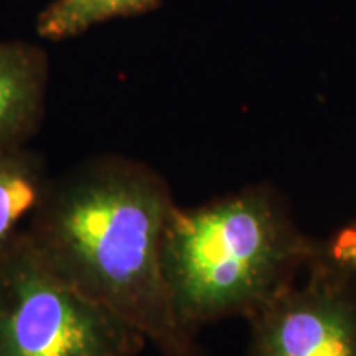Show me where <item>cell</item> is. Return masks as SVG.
I'll list each match as a JSON object with an SVG mask.
<instances>
[{
  "instance_id": "6da1fadb",
  "label": "cell",
  "mask_w": 356,
  "mask_h": 356,
  "mask_svg": "<svg viewBox=\"0 0 356 356\" xmlns=\"http://www.w3.org/2000/svg\"><path fill=\"white\" fill-rule=\"evenodd\" d=\"M177 203L142 160L99 154L51 178L24 234L53 274L113 312L162 356H200L175 317L162 246Z\"/></svg>"
},
{
  "instance_id": "5b68a950",
  "label": "cell",
  "mask_w": 356,
  "mask_h": 356,
  "mask_svg": "<svg viewBox=\"0 0 356 356\" xmlns=\"http://www.w3.org/2000/svg\"><path fill=\"white\" fill-rule=\"evenodd\" d=\"M50 58L40 44L0 40V147L29 145L47 111Z\"/></svg>"
},
{
  "instance_id": "52a82bcc",
  "label": "cell",
  "mask_w": 356,
  "mask_h": 356,
  "mask_svg": "<svg viewBox=\"0 0 356 356\" xmlns=\"http://www.w3.org/2000/svg\"><path fill=\"white\" fill-rule=\"evenodd\" d=\"M162 0H53L38 13V37L61 42L79 37L92 26L115 19L144 15Z\"/></svg>"
},
{
  "instance_id": "277c9868",
  "label": "cell",
  "mask_w": 356,
  "mask_h": 356,
  "mask_svg": "<svg viewBox=\"0 0 356 356\" xmlns=\"http://www.w3.org/2000/svg\"><path fill=\"white\" fill-rule=\"evenodd\" d=\"M248 318L249 356H356V270L320 251Z\"/></svg>"
},
{
  "instance_id": "ba28073f",
  "label": "cell",
  "mask_w": 356,
  "mask_h": 356,
  "mask_svg": "<svg viewBox=\"0 0 356 356\" xmlns=\"http://www.w3.org/2000/svg\"><path fill=\"white\" fill-rule=\"evenodd\" d=\"M322 244L328 257L356 270V221L341 228L330 241H322Z\"/></svg>"
},
{
  "instance_id": "8992f818",
  "label": "cell",
  "mask_w": 356,
  "mask_h": 356,
  "mask_svg": "<svg viewBox=\"0 0 356 356\" xmlns=\"http://www.w3.org/2000/svg\"><path fill=\"white\" fill-rule=\"evenodd\" d=\"M53 175L29 145L0 147V251L24 233Z\"/></svg>"
},
{
  "instance_id": "3957f363",
  "label": "cell",
  "mask_w": 356,
  "mask_h": 356,
  "mask_svg": "<svg viewBox=\"0 0 356 356\" xmlns=\"http://www.w3.org/2000/svg\"><path fill=\"white\" fill-rule=\"evenodd\" d=\"M147 341L40 261L25 234L0 251V356H137Z\"/></svg>"
},
{
  "instance_id": "7a4b0ae2",
  "label": "cell",
  "mask_w": 356,
  "mask_h": 356,
  "mask_svg": "<svg viewBox=\"0 0 356 356\" xmlns=\"http://www.w3.org/2000/svg\"><path fill=\"white\" fill-rule=\"evenodd\" d=\"M320 248L270 185L246 186L197 208L177 207L162 246L175 317L195 338L220 320L251 318Z\"/></svg>"
}]
</instances>
